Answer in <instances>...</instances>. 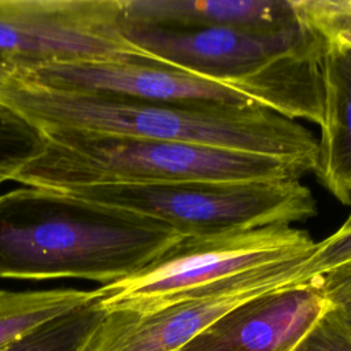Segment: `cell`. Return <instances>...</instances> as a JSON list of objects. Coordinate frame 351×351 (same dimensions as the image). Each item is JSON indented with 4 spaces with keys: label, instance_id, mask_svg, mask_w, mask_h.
Masks as SVG:
<instances>
[{
    "label": "cell",
    "instance_id": "7a4b0ae2",
    "mask_svg": "<svg viewBox=\"0 0 351 351\" xmlns=\"http://www.w3.org/2000/svg\"><path fill=\"white\" fill-rule=\"evenodd\" d=\"M0 101L41 130L208 145L300 162L314 171L317 137L299 123L259 104L159 103L122 96L62 92L11 81Z\"/></svg>",
    "mask_w": 351,
    "mask_h": 351
},
{
    "label": "cell",
    "instance_id": "5bb4252c",
    "mask_svg": "<svg viewBox=\"0 0 351 351\" xmlns=\"http://www.w3.org/2000/svg\"><path fill=\"white\" fill-rule=\"evenodd\" d=\"M97 299L37 326L0 351H82L104 314Z\"/></svg>",
    "mask_w": 351,
    "mask_h": 351
},
{
    "label": "cell",
    "instance_id": "3957f363",
    "mask_svg": "<svg viewBox=\"0 0 351 351\" xmlns=\"http://www.w3.org/2000/svg\"><path fill=\"white\" fill-rule=\"evenodd\" d=\"M121 27L158 64L229 86L288 119L321 123L325 43L302 22L280 30Z\"/></svg>",
    "mask_w": 351,
    "mask_h": 351
},
{
    "label": "cell",
    "instance_id": "d6986e66",
    "mask_svg": "<svg viewBox=\"0 0 351 351\" xmlns=\"http://www.w3.org/2000/svg\"><path fill=\"white\" fill-rule=\"evenodd\" d=\"M315 282L333 307L351 317V259L318 274Z\"/></svg>",
    "mask_w": 351,
    "mask_h": 351
},
{
    "label": "cell",
    "instance_id": "ffe728a7",
    "mask_svg": "<svg viewBox=\"0 0 351 351\" xmlns=\"http://www.w3.org/2000/svg\"><path fill=\"white\" fill-rule=\"evenodd\" d=\"M11 77H12L11 69H8L5 64L0 63V90L4 89L10 84Z\"/></svg>",
    "mask_w": 351,
    "mask_h": 351
},
{
    "label": "cell",
    "instance_id": "5b68a950",
    "mask_svg": "<svg viewBox=\"0 0 351 351\" xmlns=\"http://www.w3.org/2000/svg\"><path fill=\"white\" fill-rule=\"evenodd\" d=\"M67 192L154 219L184 237L292 225L317 215V202L300 178L103 185Z\"/></svg>",
    "mask_w": 351,
    "mask_h": 351
},
{
    "label": "cell",
    "instance_id": "8992f818",
    "mask_svg": "<svg viewBox=\"0 0 351 351\" xmlns=\"http://www.w3.org/2000/svg\"><path fill=\"white\" fill-rule=\"evenodd\" d=\"M315 245L292 225L182 237L133 276L97 288V300L104 311H156L236 274L307 258Z\"/></svg>",
    "mask_w": 351,
    "mask_h": 351
},
{
    "label": "cell",
    "instance_id": "ac0fdd59",
    "mask_svg": "<svg viewBox=\"0 0 351 351\" xmlns=\"http://www.w3.org/2000/svg\"><path fill=\"white\" fill-rule=\"evenodd\" d=\"M351 259V229L336 230L328 239L317 243L314 251L303 261L302 269L307 280H313L318 274L330 267Z\"/></svg>",
    "mask_w": 351,
    "mask_h": 351
},
{
    "label": "cell",
    "instance_id": "4fadbf2b",
    "mask_svg": "<svg viewBox=\"0 0 351 351\" xmlns=\"http://www.w3.org/2000/svg\"><path fill=\"white\" fill-rule=\"evenodd\" d=\"M97 296V289H0V348Z\"/></svg>",
    "mask_w": 351,
    "mask_h": 351
},
{
    "label": "cell",
    "instance_id": "277c9868",
    "mask_svg": "<svg viewBox=\"0 0 351 351\" xmlns=\"http://www.w3.org/2000/svg\"><path fill=\"white\" fill-rule=\"evenodd\" d=\"M43 132L41 152L14 173L12 181L71 191L103 185L274 181L311 171L296 160L208 145L64 129Z\"/></svg>",
    "mask_w": 351,
    "mask_h": 351
},
{
    "label": "cell",
    "instance_id": "ba28073f",
    "mask_svg": "<svg viewBox=\"0 0 351 351\" xmlns=\"http://www.w3.org/2000/svg\"><path fill=\"white\" fill-rule=\"evenodd\" d=\"M304 259L236 274L156 311H104L82 351H178L243 303L311 281L303 274Z\"/></svg>",
    "mask_w": 351,
    "mask_h": 351
},
{
    "label": "cell",
    "instance_id": "2e32d148",
    "mask_svg": "<svg viewBox=\"0 0 351 351\" xmlns=\"http://www.w3.org/2000/svg\"><path fill=\"white\" fill-rule=\"evenodd\" d=\"M293 7L325 44L351 48V0H293Z\"/></svg>",
    "mask_w": 351,
    "mask_h": 351
},
{
    "label": "cell",
    "instance_id": "9c48e42d",
    "mask_svg": "<svg viewBox=\"0 0 351 351\" xmlns=\"http://www.w3.org/2000/svg\"><path fill=\"white\" fill-rule=\"evenodd\" d=\"M11 81L49 90L111 95L159 103L256 104L229 86L169 66L149 63H58L14 71Z\"/></svg>",
    "mask_w": 351,
    "mask_h": 351
},
{
    "label": "cell",
    "instance_id": "e0dca14e",
    "mask_svg": "<svg viewBox=\"0 0 351 351\" xmlns=\"http://www.w3.org/2000/svg\"><path fill=\"white\" fill-rule=\"evenodd\" d=\"M292 351H351V317L330 304Z\"/></svg>",
    "mask_w": 351,
    "mask_h": 351
},
{
    "label": "cell",
    "instance_id": "6da1fadb",
    "mask_svg": "<svg viewBox=\"0 0 351 351\" xmlns=\"http://www.w3.org/2000/svg\"><path fill=\"white\" fill-rule=\"evenodd\" d=\"M182 237L67 191L25 186L0 195V278L107 285L140 271Z\"/></svg>",
    "mask_w": 351,
    "mask_h": 351
},
{
    "label": "cell",
    "instance_id": "9a60e30c",
    "mask_svg": "<svg viewBox=\"0 0 351 351\" xmlns=\"http://www.w3.org/2000/svg\"><path fill=\"white\" fill-rule=\"evenodd\" d=\"M43 147L44 132L0 101V185L36 158Z\"/></svg>",
    "mask_w": 351,
    "mask_h": 351
},
{
    "label": "cell",
    "instance_id": "7c38bea8",
    "mask_svg": "<svg viewBox=\"0 0 351 351\" xmlns=\"http://www.w3.org/2000/svg\"><path fill=\"white\" fill-rule=\"evenodd\" d=\"M322 119L314 173L343 204H351V48L325 44Z\"/></svg>",
    "mask_w": 351,
    "mask_h": 351
},
{
    "label": "cell",
    "instance_id": "8fae6325",
    "mask_svg": "<svg viewBox=\"0 0 351 351\" xmlns=\"http://www.w3.org/2000/svg\"><path fill=\"white\" fill-rule=\"evenodd\" d=\"M121 22L163 29L255 30L300 23L293 0H121Z\"/></svg>",
    "mask_w": 351,
    "mask_h": 351
},
{
    "label": "cell",
    "instance_id": "44dd1931",
    "mask_svg": "<svg viewBox=\"0 0 351 351\" xmlns=\"http://www.w3.org/2000/svg\"><path fill=\"white\" fill-rule=\"evenodd\" d=\"M351 229V211H350V214H348V217L346 218V221H344V223L339 228V230H350Z\"/></svg>",
    "mask_w": 351,
    "mask_h": 351
},
{
    "label": "cell",
    "instance_id": "52a82bcc",
    "mask_svg": "<svg viewBox=\"0 0 351 351\" xmlns=\"http://www.w3.org/2000/svg\"><path fill=\"white\" fill-rule=\"evenodd\" d=\"M155 63L121 27V0H0V63Z\"/></svg>",
    "mask_w": 351,
    "mask_h": 351
},
{
    "label": "cell",
    "instance_id": "30bf717a",
    "mask_svg": "<svg viewBox=\"0 0 351 351\" xmlns=\"http://www.w3.org/2000/svg\"><path fill=\"white\" fill-rule=\"evenodd\" d=\"M329 307L314 277L243 303L178 351H292Z\"/></svg>",
    "mask_w": 351,
    "mask_h": 351
}]
</instances>
